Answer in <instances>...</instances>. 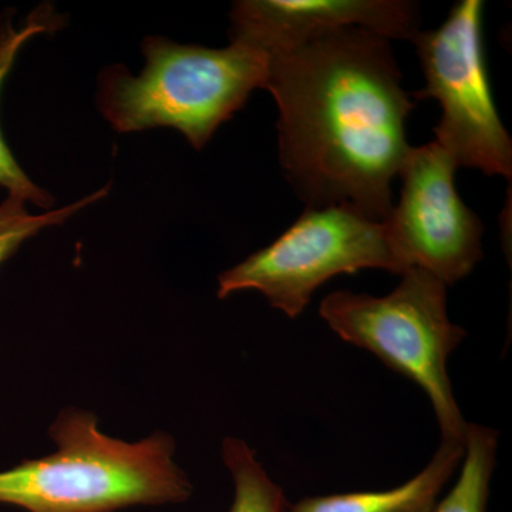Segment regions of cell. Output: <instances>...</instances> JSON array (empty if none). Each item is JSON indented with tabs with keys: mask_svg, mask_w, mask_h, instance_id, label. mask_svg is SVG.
<instances>
[{
	"mask_svg": "<svg viewBox=\"0 0 512 512\" xmlns=\"http://www.w3.org/2000/svg\"><path fill=\"white\" fill-rule=\"evenodd\" d=\"M392 42L346 28L269 56L279 161L306 208L349 204L370 220L393 211L414 109Z\"/></svg>",
	"mask_w": 512,
	"mask_h": 512,
	"instance_id": "6da1fadb",
	"label": "cell"
},
{
	"mask_svg": "<svg viewBox=\"0 0 512 512\" xmlns=\"http://www.w3.org/2000/svg\"><path fill=\"white\" fill-rule=\"evenodd\" d=\"M49 436L55 453L0 471V504L28 512H116L191 497V481L174 461V439L163 431L127 443L101 433L93 413L67 407Z\"/></svg>",
	"mask_w": 512,
	"mask_h": 512,
	"instance_id": "7a4b0ae2",
	"label": "cell"
},
{
	"mask_svg": "<svg viewBox=\"0 0 512 512\" xmlns=\"http://www.w3.org/2000/svg\"><path fill=\"white\" fill-rule=\"evenodd\" d=\"M146 66L134 76L120 64L101 73L97 104L119 133L171 127L201 150L217 128L264 89L269 56L231 40L224 49L147 37Z\"/></svg>",
	"mask_w": 512,
	"mask_h": 512,
	"instance_id": "3957f363",
	"label": "cell"
},
{
	"mask_svg": "<svg viewBox=\"0 0 512 512\" xmlns=\"http://www.w3.org/2000/svg\"><path fill=\"white\" fill-rule=\"evenodd\" d=\"M320 318L345 342L369 350L430 399L441 441L466 443L463 419L447 372L448 357L466 338L447 313V285L430 272L410 268L389 295L338 291L320 303Z\"/></svg>",
	"mask_w": 512,
	"mask_h": 512,
	"instance_id": "277c9868",
	"label": "cell"
},
{
	"mask_svg": "<svg viewBox=\"0 0 512 512\" xmlns=\"http://www.w3.org/2000/svg\"><path fill=\"white\" fill-rule=\"evenodd\" d=\"M363 269L406 272L386 224L349 204L306 208L275 242L222 272L217 295L225 299L235 292H261L272 308L296 318L319 286Z\"/></svg>",
	"mask_w": 512,
	"mask_h": 512,
	"instance_id": "5b68a950",
	"label": "cell"
},
{
	"mask_svg": "<svg viewBox=\"0 0 512 512\" xmlns=\"http://www.w3.org/2000/svg\"><path fill=\"white\" fill-rule=\"evenodd\" d=\"M483 12L481 0H461L439 28L417 33L412 43L426 86L412 97L439 101L443 114L434 141L446 148L458 168L511 180L512 141L491 90Z\"/></svg>",
	"mask_w": 512,
	"mask_h": 512,
	"instance_id": "8992f818",
	"label": "cell"
},
{
	"mask_svg": "<svg viewBox=\"0 0 512 512\" xmlns=\"http://www.w3.org/2000/svg\"><path fill=\"white\" fill-rule=\"evenodd\" d=\"M457 164L437 141L412 147L400 200L384 221L404 269L420 268L453 285L483 259L484 225L454 185Z\"/></svg>",
	"mask_w": 512,
	"mask_h": 512,
	"instance_id": "52a82bcc",
	"label": "cell"
},
{
	"mask_svg": "<svg viewBox=\"0 0 512 512\" xmlns=\"http://www.w3.org/2000/svg\"><path fill=\"white\" fill-rule=\"evenodd\" d=\"M229 20V39L268 56L346 28L413 42L421 23L419 6L407 0H241Z\"/></svg>",
	"mask_w": 512,
	"mask_h": 512,
	"instance_id": "ba28073f",
	"label": "cell"
},
{
	"mask_svg": "<svg viewBox=\"0 0 512 512\" xmlns=\"http://www.w3.org/2000/svg\"><path fill=\"white\" fill-rule=\"evenodd\" d=\"M464 444L441 441L429 466L392 490L302 498L286 512H434L441 491L463 461Z\"/></svg>",
	"mask_w": 512,
	"mask_h": 512,
	"instance_id": "9c48e42d",
	"label": "cell"
},
{
	"mask_svg": "<svg viewBox=\"0 0 512 512\" xmlns=\"http://www.w3.org/2000/svg\"><path fill=\"white\" fill-rule=\"evenodd\" d=\"M60 25H62V18L57 15L52 6H39L33 10L20 28L13 26L12 19H2L0 23V92L20 49L32 37L55 32L60 29ZM0 187L6 188L9 195L32 202L43 210H49L55 204L52 195L37 187L28 174L20 168L3 138L2 130H0Z\"/></svg>",
	"mask_w": 512,
	"mask_h": 512,
	"instance_id": "30bf717a",
	"label": "cell"
},
{
	"mask_svg": "<svg viewBox=\"0 0 512 512\" xmlns=\"http://www.w3.org/2000/svg\"><path fill=\"white\" fill-rule=\"evenodd\" d=\"M497 446V431L468 424L460 477L434 512H487Z\"/></svg>",
	"mask_w": 512,
	"mask_h": 512,
	"instance_id": "8fae6325",
	"label": "cell"
},
{
	"mask_svg": "<svg viewBox=\"0 0 512 512\" xmlns=\"http://www.w3.org/2000/svg\"><path fill=\"white\" fill-rule=\"evenodd\" d=\"M221 454L234 480V501L227 512L288 511L291 503L281 485L272 481L245 441L227 437Z\"/></svg>",
	"mask_w": 512,
	"mask_h": 512,
	"instance_id": "7c38bea8",
	"label": "cell"
},
{
	"mask_svg": "<svg viewBox=\"0 0 512 512\" xmlns=\"http://www.w3.org/2000/svg\"><path fill=\"white\" fill-rule=\"evenodd\" d=\"M107 194L109 187H103L60 210H49L42 214H30L25 200L8 195L0 204V265L15 254L20 245L29 238L35 237L43 229L63 224L74 214L106 197Z\"/></svg>",
	"mask_w": 512,
	"mask_h": 512,
	"instance_id": "4fadbf2b",
	"label": "cell"
}]
</instances>
